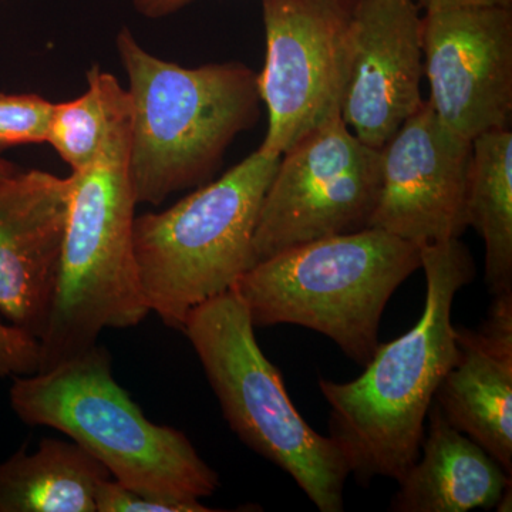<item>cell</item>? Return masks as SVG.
<instances>
[{
	"label": "cell",
	"mask_w": 512,
	"mask_h": 512,
	"mask_svg": "<svg viewBox=\"0 0 512 512\" xmlns=\"http://www.w3.org/2000/svg\"><path fill=\"white\" fill-rule=\"evenodd\" d=\"M20 168L18 165L10 163L9 160H6V158H3L0 156V180L2 178L10 177V175L19 173Z\"/></svg>",
	"instance_id": "cell-24"
},
{
	"label": "cell",
	"mask_w": 512,
	"mask_h": 512,
	"mask_svg": "<svg viewBox=\"0 0 512 512\" xmlns=\"http://www.w3.org/2000/svg\"><path fill=\"white\" fill-rule=\"evenodd\" d=\"M86 93L53 104L46 143L55 148L73 171L83 170L99 156L111 121L126 89L113 74L93 64L87 72Z\"/></svg>",
	"instance_id": "cell-18"
},
{
	"label": "cell",
	"mask_w": 512,
	"mask_h": 512,
	"mask_svg": "<svg viewBox=\"0 0 512 512\" xmlns=\"http://www.w3.org/2000/svg\"><path fill=\"white\" fill-rule=\"evenodd\" d=\"M473 143L437 119L429 101L380 148L379 198L369 228L413 244L461 238Z\"/></svg>",
	"instance_id": "cell-11"
},
{
	"label": "cell",
	"mask_w": 512,
	"mask_h": 512,
	"mask_svg": "<svg viewBox=\"0 0 512 512\" xmlns=\"http://www.w3.org/2000/svg\"><path fill=\"white\" fill-rule=\"evenodd\" d=\"M279 160L258 148L168 210L134 218L141 288L165 326L183 329L194 309L234 289L256 264V222Z\"/></svg>",
	"instance_id": "cell-6"
},
{
	"label": "cell",
	"mask_w": 512,
	"mask_h": 512,
	"mask_svg": "<svg viewBox=\"0 0 512 512\" xmlns=\"http://www.w3.org/2000/svg\"><path fill=\"white\" fill-rule=\"evenodd\" d=\"M181 330L239 440L289 474L320 512H342L348 463L338 444L313 430L293 406L237 292L198 306Z\"/></svg>",
	"instance_id": "cell-7"
},
{
	"label": "cell",
	"mask_w": 512,
	"mask_h": 512,
	"mask_svg": "<svg viewBox=\"0 0 512 512\" xmlns=\"http://www.w3.org/2000/svg\"><path fill=\"white\" fill-rule=\"evenodd\" d=\"M419 269V245L366 228L315 239L256 262L234 291L255 328L315 330L365 367L380 345L387 302Z\"/></svg>",
	"instance_id": "cell-5"
},
{
	"label": "cell",
	"mask_w": 512,
	"mask_h": 512,
	"mask_svg": "<svg viewBox=\"0 0 512 512\" xmlns=\"http://www.w3.org/2000/svg\"><path fill=\"white\" fill-rule=\"evenodd\" d=\"M53 104L37 94L0 93V153L46 143Z\"/></svg>",
	"instance_id": "cell-19"
},
{
	"label": "cell",
	"mask_w": 512,
	"mask_h": 512,
	"mask_svg": "<svg viewBox=\"0 0 512 512\" xmlns=\"http://www.w3.org/2000/svg\"><path fill=\"white\" fill-rule=\"evenodd\" d=\"M12 379L10 407L23 423L60 431L97 458L117 483L187 503L220 488L217 471L183 431L148 420L116 382L103 346Z\"/></svg>",
	"instance_id": "cell-4"
},
{
	"label": "cell",
	"mask_w": 512,
	"mask_h": 512,
	"mask_svg": "<svg viewBox=\"0 0 512 512\" xmlns=\"http://www.w3.org/2000/svg\"><path fill=\"white\" fill-rule=\"evenodd\" d=\"M39 372V340L12 325L0 323V377Z\"/></svg>",
	"instance_id": "cell-21"
},
{
	"label": "cell",
	"mask_w": 512,
	"mask_h": 512,
	"mask_svg": "<svg viewBox=\"0 0 512 512\" xmlns=\"http://www.w3.org/2000/svg\"><path fill=\"white\" fill-rule=\"evenodd\" d=\"M421 47L431 109L443 126L473 143L510 128L512 10L508 6H424Z\"/></svg>",
	"instance_id": "cell-10"
},
{
	"label": "cell",
	"mask_w": 512,
	"mask_h": 512,
	"mask_svg": "<svg viewBox=\"0 0 512 512\" xmlns=\"http://www.w3.org/2000/svg\"><path fill=\"white\" fill-rule=\"evenodd\" d=\"M131 100L130 173L137 204L201 187L261 114L258 74L244 63L183 67L147 52L130 29L116 37Z\"/></svg>",
	"instance_id": "cell-3"
},
{
	"label": "cell",
	"mask_w": 512,
	"mask_h": 512,
	"mask_svg": "<svg viewBox=\"0 0 512 512\" xmlns=\"http://www.w3.org/2000/svg\"><path fill=\"white\" fill-rule=\"evenodd\" d=\"M419 8L410 0H356L355 49L340 117L379 150L424 103Z\"/></svg>",
	"instance_id": "cell-13"
},
{
	"label": "cell",
	"mask_w": 512,
	"mask_h": 512,
	"mask_svg": "<svg viewBox=\"0 0 512 512\" xmlns=\"http://www.w3.org/2000/svg\"><path fill=\"white\" fill-rule=\"evenodd\" d=\"M131 100L124 94L99 156L70 175L69 218L52 311L39 339V372L97 345L104 329L146 319L133 225Z\"/></svg>",
	"instance_id": "cell-2"
},
{
	"label": "cell",
	"mask_w": 512,
	"mask_h": 512,
	"mask_svg": "<svg viewBox=\"0 0 512 512\" xmlns=\"http://www.w3.org/2000/svg\"><path fill=\"white\" fill-rule=\"evenodd\" d=\"M426 301L419 322L377 346L362 376L338 383L320 379L329 403L330 439L356 483L399 481L419 458L427 414L460 349L451 320L458 291L476 278L473 256L460 238L421 247Z\"/></svg>",
	"instance_id": "cell-1"
},
{
	"label": "cell",
	"mask_w": 512,
	"mask_h": 512,
	"mask_svg": "<svg viewBox=\"0 0 512 512\" xmlns=\"http://www.w3.org/2000/svg\"><path fill=\"white\" fill-rule=\"evenodd\" d=\"M72 181L46 171L0 180V313L39 340L62 265Z\"/></svg>",
	"instance_id": "cell-12"
},
{
	"label": "cell",
	"mask_w": 512,
	"mask_h": 512,
	"mask_svg": "<svg viewBox=\"0 0 512 512\" xmlns=\"http://www.w3.org/2000/svg\"><path fill=\"white\" fill-rule=\"evenodd\" d=\"M191 2L192 0H131L137 12L148 19H160L173 15Z\"/></svg>",
	"instance_id": "cell-22"
},
{
	"label": "cell",
	"mask_w": 512,
	"mask_h": 512,
	"mask_svg": "<svg viewBox=\"0 0 512 512\" xmlns=\"http://www.w3.org/2000/svg\"><path fill=\"white\" fill-rule=\"evenodd\" d=\"M356 0H262L266 55L258 90L268 110L259 150L281 157L339 116L352 67Z\"/></svg>",
	"instance_id": "cell-8"
},
{
	"label": "cell",
	"mask_w": 512,
	"mask_h": 512,
	"mask_svg": "<svg viewBox=\"0 0 512 512\" xmlns=\"http://www.w3.org/2000/svg\"><path fill=\"white\" fill-rule=\"evenodd\" d=\"M468 227L485 248V284L493 295L512 292V131L473 140L466 191Z\"/></svg>",
	"instance_id": "cell-17"
},
{
	"label": "cell",
	"mask_w": 512,
	"mask_h": 512,
	"mask_svg": "<svg viewBox=\"0 0 512 512\" xmlns=\"http://www.w3.org/2000/svg\"><path fill=\"white\" fill-rule=\"evenodd\" d=\"M109 470L72 440L45 439L0 461V512H96Z\"/></svg>",
	"instance_id": "cell-16"
},
{
	"label": "cell",
	"mask_w": 512,
	"mask_h": 512,
	"mask_svg": "<svg viewBox=\"0 0 512 512\" xmlns=\"http://www.w3.org/2000/svg\"><path fill=\"white\" fill-rule=\"evenodd\" d=\"M379 188V148L360 141L340 114L320 124L279 160L256 222V262L369 228Z\"/></svg>",
	"instance_id": "cell-9"
},
{
	"label": "cell",
	"mask_w": 512,
	"mask_h": 512,
	"mask_svg": "<svg viewBox=\"0 0 512 512\" xmlns=\"http://www.w3.org/2000/svg\"><path fill=\"white\" fill-rule=\"evenodd\" d=\"M427 3H436V5L508 6V8L512 6V0H427Z\"/></svg>",
	"instance_id": "cell-23"
},
{
	"label": "cell",
	"mask_w": 512,
	"mask_h": 512,
	"mask_svg": "<svg viewBox=\"0 0 512 512\" xmlns=\"http://www.w3.org/2000/svg\"><path fill=\"white\" fill-rule=\"evenodd\" d=\"M201 501H170L131 490L116 480L103 481L97 488L96 512H210Z\"/></svg>",
	"instance_id": "cell-20"
},
{
	"label": "cell",
	"mask_w": 512,
	"mask_h": 512,
	"mask_svg": "<svg viewBox=\"0 0 512 512\" xmlns=\"http://www.w3.org/2000/svg\"><path fill=\"white\" fill-rule=\"evenodd\" d=\"M419 458L400 478L390 510L467 512L495 508L511 474L431 404Z\"/></svg>",
	"instance_id": "cell-15"
},
{
	"label": "cell",
	"mask_w": 512,
	"mask_h": 512,
	"mask_svg": "<svg viewBox=\"0 0 512 512\" xmlns=\"http://www.w3.org/2000/svg\"><path fill=\"white\" fill-rule=\"evenodd\" d=\"M460 356L434 402L451 426L512 473V292L494 295L483 325L457 329Z\"/></svg>",
	"instance_id": "cell-14"
},
{
	"label": "cell",
	"mask_w": 512,
	"mask_h": 512,
	"mask_svg": "<svg viewBox=\"0 0 512 512\" xmlns=\"http://www.w3.org/2000/svg\"><path fill=\"white\" fill-rule=\"evenodd\" d=\"M410 2L417 3V5L423 6V8H424V5H426L427 0H410Z\"/></svg>",
	"instance_id": "cell-25"
}]
</instances>
